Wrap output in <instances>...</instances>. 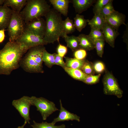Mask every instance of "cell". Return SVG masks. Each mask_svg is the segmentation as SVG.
Instances as JSON below:
<instances>
[{
  "mask_svg": "<svg viewBox=\"0 0 128 128\" xmlns=\"http://www.w3.org/2000/svg\"><path fill=\"white\" fill-rule=\"evenodd\" d=\"M45 17L46 27L44 41L47 44L56 41L59 42L62 33L61 14L53 8L50 9Z\"/></svg>",
  "mask_w": 128,
  "mask_h": 128,
  "instance_id": "3957f363",
  "label": "cell"
},
{
  "mask_svg": "<svg viewBox=\"0 0 128 128\" xmlns=\"http://www.w3.org/2000/svg\"><path fill=\"white\" fill-rule=\"evenodd\" d=\"M105 71L102 80L104 94L114 95L119 98H122L123 91L120 88L117 80L108 70H105Z\"/></svg>",
  "mask_w": 128,
  "mask_h": 128,
  "instance_id": "52a82bcc",
  "label": "cell"
},
{
  "mask_svg": "<svg viewBox=\"0 0 128 128\" xmlns=\"http://www.w3.org/2000/svg\"><path fill=\"white\" fill-rule=\"evenodd\" d=\"M66 43L67 47L70 48L73 51L79 49V40L78 37L74 35L68 36L67 35L63 37Z\"/></svg>",
  "mask_w": 128,
  "mask_h": 128,
  "instance_id": "ffe728a7",
  "label": "cell"
},
{
  "mask_svg": "<svg viewBox=\"0 0 128 128\" xmlns=\"http://www.w3.org/2000/svg\"><path fill=\"white\" fill-rule=\"evenodd\" d=\"M110 0H98L96 1L93 11L94 14L99 13Z\"/></svg>",
  "mask_w": 128,
  "mask_h": 128,
  "instance_id": "1f68e13d",
  "label": "cell"
},
{
  "mask_svg": "<svg viewBox=\"0 0 128 128\" xmlns=\"http://www.w3.org/2000/svg\"><path fill=\"white\" fill-rule=\"evenodd\" d=\"M101 31L103 34L105 41L111 46L114 48L115 40L119 34L118 31L106 22Z\"/></svg>",
  "mask_w": 128,
  "mask_h": 128,
  "instance_id": "4fadbf2b",
  "label": "cell"
},
{
  "mask_svg": "<svg viewBox=\"0 0 128 128\" xmlns=\"http://www.w3.org/2000/svg\"><path fill=\"white\" fill-rule=\"evenodd\" d=\"M5 0H0V5L3 4Z\"/></svg>",
  "mask_w": 128,
  "mask_h": 128,
  "instance_id": "f35d334b",
  "label": "cell"
},
{
  "mask_svg": "<svg viewBox=\"0 0 128 128\" xmlns=\"http://www.w3.org/2000/svg\"><path fill=\"white\" fill-rule=\"evenodd\" d=\"M59 43L57 48V54L60 56L63 57L67 53L68 51L67 47Z\"/></svg>",
  "mask_w": 128,
  "mask_h": 128,
  "instance_id": "e575fe53",
  "label": "cell"
},
{
  "mask_svg": "<svg viewBox=\"0 0 128 128\" xmlns=\"http://www.w3.org/2000/svg\"><path fill=\"white\" fill-rule=\"evenodd\" d=\"M65 71L71 77L74 79L82 82L87 75L81 70L77 69H73L66 67Z\"/></svg>",
  "mask_w": 128,
  "mask_h": 128,
  "instance_id": "7402d4cb",
  "label": "cell"
},
{
  "mask_svg": "<svg viewBox=\"0 0 128 128\" xmlns=\"http://www.w3.org/2000/svg\"><path fill=\"white\" fill-rule=\"evenodd\" d=\"M101 75V74H98L96 75H87L82 82L88 85L96 84L99 82Z\"/></svg>",
  "mask_w": 128,
  "mask_h": 128,
  "instance_id": "4dcf8cb0",
  "label": "cell"
},
{
  "mask_svg": "<svg viewBox=\"0 0 128 128\" xmlns=\"http://www.w3.org/2000/svg\"><path fill=\"white\" fill-rule=\"evenodd\" d=\"M105 41L104 40H96L94 42L97 55L101 57H102L103 54Z\"/></svg>",
  "mask_w": 128,
  "mask_h": 128,
  "instance_id": "f546056e",
  "label": "cell"
},
{
  "mask_svg": "<svg viewBox=\"0 0 128 128\" xmlns=\"http://www.w3.org/2000/svg\"><path fill=\"white\" fill-rule=\"evenodd\" d=\"M81 70L85 73L88 75H94L95 73L93 68V64L91 62L86 60Z\"/></svg>",
  "mask_w": 128,
  "mask_h": 128,
  "instance_id": "f1b7e54d",
  "label": "cell"
},
{
  "mask_svg": "<svg viewBox=\"0 0 128 128\" xmlns=\"http://www.w3.org/2000/svg\"><path fill=\"white\" fill-rule=\"evenodd\" d=\"M55 59V65H59L63 69L66 67L65 63L64 62L63 57L57 54L54 53Z\"/></svg>",
  "mask_w": 128,
  "mask_h": 128,
  "instance_id": "d590c367",
  "label": "cell"
},
{
  "mask_svg": "<svg viewBox=\"0 0 128 128\" xmlns=\"http://www.w3.org/2000/svg\"><path fill=\"white\" fill-rule=\"evenodd\" d=\"M70 1L73 4L76 12L78 14L87 10L96 2L95 0H72Z\"/></svg>",
  "mask_w": 128,
  "mask_h": 128,
  "instance_id": "2e32d148",
  "label": "cell"
},
{
  "mask_svg": "<svg viewBox=\"0 0 128 128\" xmlns=\"http://www.w3.org/2000/svg\"><path fill=\"white\" fill-rule=\"evenodd\" d=\"M16 41L28 50L35 46L47 44L43 38L25 29L22 35Z\"/></svg>",
  "mask_w": 128,
  "mask_h": 128,
  "instance_id": "ba28073f",
  "label": "cell"
},
{
  "mask_svg": "<svg viewBox=\"0 0 128 128\" xmlns=\"http://www.w3.org/2000/svg\"><path fill=\"white\" fill-rule=\"evenodd\" d=\"M45 49L43 45L37 46L29 49L21 60L20 66L29 73H43L42 57Z\"/></svg>",
  "mask_w": 128,
  "mask_h": 128,
  "instance_id": "7a4b0ae2",
  "label": "cell"
},
{
  "mask_svg": "<svg viewBox=\"0 0 128 128\" xmlns=\"http://www.w3.org/2000/svg\"><path fill=\"white\" fill-rule=\"evenodd\" d=\"M62 37L65 35L72 33L75 30L74 22L71 19L68 17L62 23Z\"/></svg>",
  "mask_w": 128,
  "mask_h": 128,
  "instance_id": "44dd1931",
  "label": "cell"
},
{
  "mask_svg": "<svg viewBox=\"0 0 128 128\" xmlns=\"http://www.w3.org/2000/svg\"><path fill=\"white\" fill-rule=\"evenodd\" d=\"M46 27V21L42 17L37 18L25 23L24 29L43 38Z\"/></svg>",
  "mask_w": 128,
  "mask_h": 128,
  "instance_id": "30bf717a",
  "label": "cell"
},
{
  "mask_svg": "<svg viewBox=\"0 0 128 128\" xmlns=\"http://www.w3.org/2000/svg\"><path fill=\"white\" fill-rule=\"evenodd\" d=\"M27 122L26 121H25L24 124L21 126L18 127L17 128H24L25 126L27 123Z\"/></svg>",
  "mask_w": 128,
  "mask_h": 128,
  "instance_id": "74e56055",
  "label": "cell"
},
{
  "mask_svg": "<svg viewBox=\"0 0 128 128\" xmlns=\"http://www.w3.org/2000/svg\"><path fill=\"white\" fill-rule=\"evenodd\" d=\"M27 50L16 41L8 42L0 50V74L9 75L18 69L21 60Z\"/></svg>",
  "mask_w": 128,
  "mask_h": 128,
  "instance_id": "6da1fadb",
  "label": "cell"
},
{
  "mask_svg": "<svg viewBox=\"0 0 128 128\" xmlns=\"http://www.w3.org/2000/svg\"><path fill=\"white\" fill-rule=\"evenodd\" d=\"M74 26L78 31L81 32L86 26L89 20L85 19L83 15L77 14L74 18Z\"/></svg>",
  "mask_w": 128,
  "mask_h": 128,
  "instance_id": "cb8c5ba5",
  "label": "cell"
},
{
  "mask_svg": "<svg viewBox=\"0 0 128 128\" xmlns=\"http://www.w3.org/2000/svg\"><path fill=\"white\" fill-rule=\"evenodd\" d=\"M13 10L9 7H0V30L7 28L11 19Z\"/></svg>",
  "mask_w": 128,
  "mask_h": 128,
  "instance_id": "5bb4252c",
  "label": "cell"
},
{
  "mask_svg": "<svg viewBox=\"0 0 128 128\" xmlns=\"http://www.w3.org/2000/svg\"><path fill=\"white\" fill-rule=\"evenodd\" d=\"M60 109L59 115L57 118H55L51 122L55 125L57 122L69 120H76L80 121V117L77 115L72 113L64 108L62 105L61 100H59Z\"/></svg>",
  "mask_w": 128,
  "mask_h": 128,
  "instance_id": "7c38bea8",
  "label": "cell"
},
{
  "mask_svg": "<svg viewBox=\"0 0 128 128\" xmlns=\"http://www.w3.org/2000/svg\"><path fill=\"white\" fill-rule=\"evenodd\" d=\"M50 9V5L45 0H27L20 14L26 23L34 19L45 16Z\"/></svg>",
  "mask_w": 128,
  "mask_h": 128,
  "instance_id": "277c9868",
  "label": "cell"
},
{
  "mask_svg": "<svg viewBox=\"0 0 128 128\" xmlns=\"http://www.w3.org/2000/svg\"><path fill=\"white\" fill-rule=\"evenodd\" d=\"M5 29L0 30V43L4 41L5 38Z\"/></svg>",
  "mask_w": 128,
  "mask_h": 128,
  "instance_id": "8d00e7d4",
  "label": "cell"
},
{
  "mask_svg": "<svg viewBox=\"0 0 128 128\" xmlns=\"http://www.w3.org/2000/svg\"><path fill=\"white\" fill-rule=\"evenodd\" d=\"M88 35L94 42L97 40H104L102 31L98 29L91 27L90 32Z\"/></svg>",
  "mask_w": 128,
  "mask_h": 128,
  "instance_id": "4316f807",
  "label": "cell"
},
{
  "mask_svg": "<svg viewBox=\"0 0 128 128\" xmlns=\"http://www.w3.org/2000/svg\"><path fill=\"white\" fill-rule=\"evenodd\" d=\"M105 23L104 18L99 13L94 14L92 18L89 21L88 24L91 27L102 30Z\"/></svg>",
  "mask_w": 128,
  "mask_h": 128,
  "instance_id": "d6986e66",
  "label": "cell"
},
{
  "mask_svg": "<svg viewBox=\"0 0 128 128\" xmlns=\"http://www.w3.org/2000/svg\"><path fill=\"white\" fill-rule=\"evenodd\" d=\"M93 68L95 72L101 74L105 70V64L100 61H98L93 64Z\"/></svg>",
  "mask_w": 128,
  "mask_h": 128,
  "instance_id": "836d02e7",
  "label": "cell"
},
{
  "mask_svg": "<svg viewBox=\"0 0 128 128\" xmlns=\"http://www.w3.org/2000/svg\"><path fill=\"white\" fill-rule=\"evenodd\" d=\"M79 48L86 51L90 50L95 48L94 41L88 36L83 34L78 36Z\"/></svg>",
  "mask_w": 128,
  "mask_h": 128,
  "instance_id": "e0dca14e",
  "label": "cell"
},
{
  "mask_svg": "<svg viewBox=\"0 0 128 128\" xmlns=\"http://www.w3.org/2000/svg\"><path fill=\"white\" fill-rule=\"evenodd\" d=\"M55 59L54 53H50L46 49L45 50L43 53L42 60L47 66L49 68H51L55 65Z\"/></svg>",
  "mask_w": 128,
  "mask_h": 128,
  "instance_id": "d4e9b609",
  "label": "cell"
},
{
  "mask_svg": "<svg viewBox=\"0 0 128 128\" xmlns=\"http://www.w3.org/2000/svg\"><path fill=\"white\" fill-rule=\"evenodd\" d=\"M126 17L125 15L115 10L110 15L105 18V22L118 31L119 27L125 23Z\"/></svg>",
  "mask_w": 128,
  "mask_h": 128,
  "instance_id": "8fae6325",
  "label": "cell"
},
{
  "mask_svg": "<svg viewBox=\"0 0 128 128\" xmlns=\"http://www.w3.org/2000/svg\"><path fill=\"white\" fill-rule=\"evenodd\" d=\"M27 0H5L3 5L10 7L13 11L20 13L25 6Z\"/></svg>",
  "mask_w": 128,
  "mask_h": 128,
  "instance_id": "ac0fdd59",
  "label": "cell"
},
{
  "mask_svg": "<svg viewBox=\"0 0 128 128\" xmlns=\"http://www.w3.org/2000/svg\"><path fill=\"white\" fill-rule=\"evenodd\" d=\"M25 23L20 13L13 11L10 20L7 27L10 42H14L22 34Z\"/></svg>",
  "mask_w": 128,
  "mask_h": 128,
  "instance_id": "5b68a950",
  "label": "cell"
},
{
  "mask_svg": "<svg viewBox=\"0 0 128 128\" xmlns=\"http://www.w3.org/2000/svg\"><path fill=\"white\" fill-rule=\"evenodd\" d=\"M113 0H110L102 9L100 13L105 18L115 11L113 5Z\"/></svg>",
  "mask_w": 128,
  "mask_h": 128,
  "instance_id": "83f0119b",
  "label": "cell"
},
{
  "mask_svg": "<svg viewBox=\"0 0 128 128\" xmlns=\"http://www.w3.org/2000/svg\"><path fill=\"white\" fill-rule=\"evenodd\" d=\"M53 8L57 11L65 16H67L69 0H49Z\"/></svg>",
  "mask_w": 128,
  "mask_h": 128,
  "instance_id": "9a60e30c",
  "label": "cell"
},
{
  "mask_svg": "<svg viewBox=\"0 0 128 128\" xmlns=\"http://www.w3.org/2000/svg\"></svg>",
  "mask_w": 128,
  "mask_h": 128,
  "instance_id": "ab89813d",
  "label": "cell"
},
{
  "mask_svg": "<svg viewBox=\"0 0 128 128\" xmlns=\"http://www.w3.org/2000/svg\"><path fill=\"white\" fill-rule=\"evenodd\" d=\"M74 52L73 55L75 58L78 59H85L87 55L86 51L82 49L79 48Z\"/></svg>",
  "mask_w": 128,
  "mask_h": 128,
  "instance_id": "d6a6232c",
  "label": "cell"
},
{
  "mask_svg": "<svg viewBox=\"0 0 128 128\" xmlns=\"http://www.w3.org/2000/svg\"><path fill=\"white\" fill-rule=\"evenodd\" d=\"M32 105L35 106L37 110L39 111L42 119L46 120L53 112L59 110L53 102L42 97L38 98L32 96L30 97Z\"/></svg>",
  "mask_w": 128,
  "mask_h": 128,
  "instance_id": "8992f818",
  "label": "cell"
},
{
  "mask_svg": "<svg viewBox=\"0 0 128 128\" xmlns=\"http://www.w3.org/2000/svg\"><path fill=\"white\" fill-rule=\"evenodd\" d=\"M33 124L31 125L32 128H65L66 127L64 124L56 126L53 124L51 123H48L46 122L39 123L33 120Z\"/></svg>",
  "mask_w": 128,
  "mask_h": 128,
  "instance_id": "484cf974",
  "label": "cell"
},
{
  "mask_svg": "<svg viewBox=\"0 0 128 128\" xmlns=\"http://www.w3.org/2000/svg\"><path fill=\"white\" fill-rule=\"evenodd\" d=\"M30 97L24 96L18 99L14 100L12 102V105L28 124L30 123V110L32 105Z\"/></svg>",
  "mask_w": 128,
  "mask_h": 128,
  "instance_id": "9c48e42d",
  "label": "cell"
},
{
  "mask_svg": "<svg viewBox=\"0 0 128 128\" xmlns=\"http://www.w3.org/2000/svg\"><path fill=\"white\" fill-rule=\"evenodd\" d=\"M65 60L66 67L73 69H77L81 70V68L86 60H80L75 58L64 57Z\"/></svg>",
  "mask_w": 128,
  "mask_h": 128,
  "instance_id": "603a6c76",
  "label": "cell"
}]
</instances>
